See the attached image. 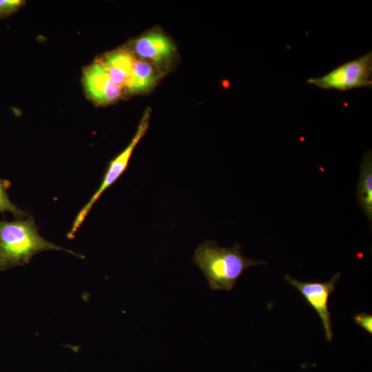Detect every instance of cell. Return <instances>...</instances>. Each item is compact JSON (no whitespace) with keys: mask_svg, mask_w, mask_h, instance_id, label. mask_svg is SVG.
Segmentation results:
<instances>
[{"mask_svg":"<svg viewBox=\"0 0 372 372\" xmlns=\"http://www.w3.org/2000/svg\"><path fill=\"white\" fill-rule=\"evenodd\" d=\"M241 248L238 242L232 247H224L214 240H206L195 249L192 261L200 269L211 290L230 291L246 269L267 264L245 258Z\"/></svg>","mask_w":372,"mask_h":372,"instance_id":"1","label":"cell"},{"mask_svg":"<svg viewBox=\"0 0 372 372\" xmlns=\"http://www.w3.org/2000/svg\"><path fill=\"white\" fill-rule=\"evenodd\" d=\"M48 250L65 251L83 258L44 239L32 216L0 220V270L28 264L36 254Z\"/></svg>","mask_w":372,"mask_h":372,"instance_id":"2","label":"cell"},{"mask_svg":"<svg viewBox=\"0 0 372 372\" xmlns=\"http://www.w3.org/2000/svg\"><path fill=\"white\" fill-rule=\"evenodd\" d=\"M149 117L150 110L147 109L130 143L122 152L109 162L99 187L76 215L71 229L68 234V238H74L76 231L85 220L95 203L105 191L112 185L125 172L135 147L147 130Z\"/></svg>","mask_w":372,"mask_h":372,"instance_id":"3","label":"cell"},{"mask_svg":"<svg viewBox=\"0 0 372 372\" xmlns=\"http://www.w3.org/2000/svg\"><path fill=\"white\" fill-rule=\"evenodd\" d=\"M307 83L324 90L347 91L357 87H372L371 51L347 61L327 74L317 78H309Z\"/></svg>","mask_w":372,"mask_h":372,"instance_id":"4","label":"cell"},{"mask_svg":"<svg viewBox=\"0 0 372 372\" xmlns=\"http://www.w3.org/2000/svg\"><path fill=\"white\" fill-rule=\"evenodd\" d=\"M341 274L337 273L327 282H300L289 275L285 276V280L296 288L304 298L307 303L316 311L322 322L325 338L328 342L333 339L331 314L328 309L329 296L335 290Z\"/></svg>","mask_w":372,"mask_h":372,"instance_id":"5","label":"cell"},{"mask_svg":"<svg viewBox=\"0 0 372 372\" xmlns=\"http://www.w3.org/2000/svg\"><path fill=\"white\" fill-rule=\"evenodd\" d=\"M83 85L86 96L99 105L116 102L124 92L121 87L111 80L97 61L83 70Z\"/></svg>","mask_w":372,"mask_h":372,"instance_id":"6","label":"cell"},{"mask_svg":"<svg viewBox=\"0 0 372 372\" xmlns=\"http://www.w3.org/2000/svg\"><path fill=\"white\" fill-rule=\"evenodd\" d=\"M135 56L125 48L105 54L97 61L106 71L111 80L123 91L134 93V63Z\"/></svg>","mask_w":372,"mask_h":372,"instance_id":"7","label":"cell"},{"mask_svg":"<svg viewBox=\"0 0 372 372\" xmlns=\"http://www.w3.org/2000/svg\"><path fill=\"white\" fill-rule=\"evenodd\" d=\"M134 52L140 58L161 63L172 54L174 47L169 39L159 33H150L136 39Z\"/></svg>","mask_w":372,"mask_h":372,"instance_id":"8","label":"cell"},{"mask_svg":"<svg viewBox=\"0 0 372 372\" xmlns=\"http://www.w3.org/2000/svg\"><path fill=\"white\" fill-rule=\"evenodd\" d=\"M356 196L370 225L372 221V154L367 151L360 165Z\"/></svg>","mask_w":372,"mask_h":372,"instance_id":"9","label":"cell"},{"mask_svg":"<svg viewBox=\"0 0 372 372\" xmlns=\"http://www.w3.org/2000/svg\"><path fill=\"white\" fill-rule=\"evenodd\" d=\"M134 93L146 91L158 79V73L147 61L135 59L134 63Z\"/></svg>","mask_w":372,"mask_h":372,"instance_id":"10","label":"cell"},{"mask_svg":"<svg viewBox=\"0 0 372 372\" xmlns=\"http://www.w3.org/2000/svg\"><path fill=\"white\" fill-rule=\"evenodd\" d=\"M10 182L0 178V213L10 212L17 219L23 218L28 216V212L16 206L9 198L7 189Z\"/></svg>","mask_w":372,"mask_h":372,"instance_id":"11","label":"cell"},{"mask_svg":"<svg viewBox=\"0 0 372 372\" xmlns=\"http://www.w3.org/2000/svg\"><path fill=\"white\" fill-rule=\"evenodd\" d=\"M25 1L23 0H0V19L5 18L19 10Z\"/></svg>","mask_w":372,"mask_h":372,"instance_id":"12","label":"cell"},{"mask_svg":"<svg viewBox=\"0 0 372 372\" xmlns=\"http://www.w3.org/2000/svg\"><path fill=\"white\" fill-rule=\"evenodd\" d=\"M354 322L372 334V316L366 313H358L353 317Z\"/></svg>","mask_w":372,"mask_h":372,"instance_id":"13","label":"cell"}]
</instances>
